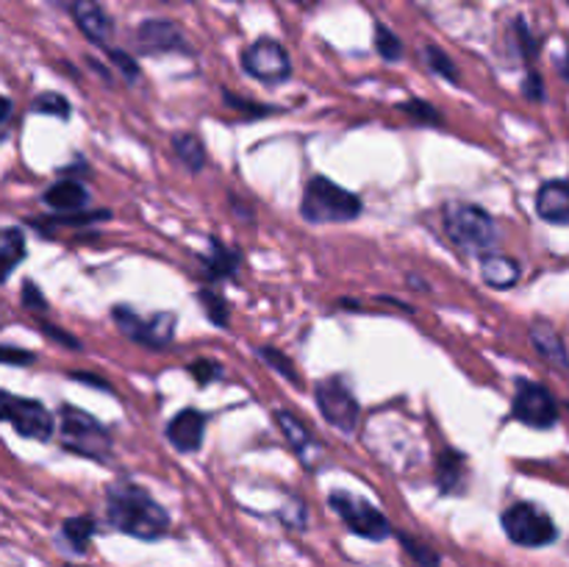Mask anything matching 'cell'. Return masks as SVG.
<instances>
[{
  "label": "cell",
  "instance_id": "13",
  "mask_svg": "<svg viewBox=\"0 0 569 567\" xmlns=\"http://www.w3.org/2000/svg\"><path fill=\"white\" fill-rule=\"evenodd\" d=\"M70 14L89 42L100 44V48H111L109 42L114 37V22H111V17L106 14L98 0H72Z\"/></svg>",
  "mask_w": 569,
  "mask_h": 567
},
{
  "label": "cell",
  "instance_id": "8",
  "mask_svg": "<svg viewBox=\"0 0 569 567\" xmlns=\"http://www.w3.org/2000/svg\"><path fill=\"white\" fill-rule=\"evenodd\" d=\"M242 67L250 78H256L261 83H270V87H278V83L292 78V59H289L287 48L278 39L270 37L256 39L253 44L244 48Z\"/></svg>",
  "mask_w": 569,
  "mask_h": 567
},
{
  "label": "cell",
  "instance_id": "9",
  "mask_svg": "<svg viewBox=\"0 0 569 567\" xmlns=\"http://www.w3.org/2000/svg\"><path fill=\"white\" fill-rule=\"evenodd\" d=\"M317 406H320L322 417L331 422L333 428L345 434H353L359 428V417H361V406L356 400V395L350 392L348 381L339 376L326 378V381L317 384L315 389Z\"/></svg>",
  "mask_w": 569,
  "mask_h": 567
},
{
  "label": "cell",
  "instance_id": "16",
  "mask_svg": "<svg viewBox=\"0 0 569 567\" xmlns=\"http://www.w3.org/2000/svg\"><path fill=\"white\" fill-rule=\"evenodd\" d=\"M531 342L545 361H550V365L559 367V370H569V354H567L565 339H561V334L556 331L548 320L533 322Z\"/></svg>",
  "mask_w": 569,
  "mask_h": 567
},
{
  "label": "cell",
  "instance_id": "31",
  "mask_svg": "<svg viewBox=\"0 0 569 567\" xmlns=\"http://www.w3.org/2000/svg\"><path fill=\"white\" fill-rule=\"evenodd\" d=\"M400 111H403V115H409L411 120H417V122L442 126V115H439L431 103H426V100H406V103L400 106Z\"/></svg>",
  "mask_w": 569,
  "mask_h": 567
},
{
  "label": "cell",
  "instance_id": "19",
  "mask_svg": "<svg viewBox=\"0 0 569 567\" xmlns=\"http://www.w3.org/2000/svg\"><path fill=\"white\" fill-rule=\"evenodd\" d=\"M481 276L492 289H511L517 281H520L522 267L517 265L515 259H509V256L492 253V256H483Z\"/></svg>",
  "mask_w": 569,
  "mask_h": 567
},
{
  "label": "cell",
  "instance_id": "44",
  "mask_svg": "<svg viewBox=\"0 0 569 567\" xmlns=\"http://www.w3.org/2000/svg\"><path fill=\"white\" fill-rule=\"evenodd\" d=\"M67 567H78V565H67Z\"/></svg>",
  "mask_w": 569,
  "mask_h": 567
},
{
  "label": "cell",
  "instance_id": "2",
  "mask_svg": "<svg viewBox=\"0 0 569 567\" xmlns=\"http://www.w3.org/2000/svg\"><path fill=\"white\" fill-rule=\"evenodd\" d=\"M442 226L450 242L467 253H487L500 239L495 217L470 200H448L442 209Z\"/></svg>",
  "mask_w": 569,
  "mask_h": 567
},
{
  "label": "cell",
  "instance_id": "39",
  "mask_svg": "<svg viewBox=\"0 0 569 567\" xmlns=\"http://www.w3.org/2000/svg\"><path fill=\"white\" fill-rule=\"evenodd\" d=\"M3 361L6 365H33V361H37V356L28 354V350H20V348H3Z\"/></svg>",
  "mask_w": 569,
  "mask_h": 567
},
{
  "label": "cell",
  "instance_id": "23",
  "mask_svg": "<svg viewBox=\"0 0 569 567\" xmlns=\"http://www.w3.org/2000/svg\"><path fill=\"white\" fill-rule=\"evenodd\" d=\"M94 517L89 515H78L70 517V520L61 523V537L67 539V545L72 548V554H87L89 539L94 537Z\"/></svg>",
  "mask_w": 569,
  "mask_h": 567
},
{
  "label": "cell",
  "instance_id": "37",
  "mask_svg": "<svg viewBox=\"0 0 569 567\" xmlns=\"http://www.w3.org/2000/svg\"><path fill=\"white\" fill-rule=\"evenodd\" d=\"M522 92H526L528 100H537V103H542L545 100V87H542V76H539L537 70H531L526 76V83H522Z\"/></svg>",
  "mask_w": 569,
  "mask_h": 567
},
{
  "label": "cell",
  "instance_id": "20",
  "mask_svg": "<svg viewBox=\"0 0 569 567\" xmlns=\"http://www.w3.org/2000/svg\"><path fill=\"white\" fill-rule=\"evenodd\" d=\"M276 422H278V428H281L283 431V437H287V442L292 445L295 450H298L300 456H303L306 459V465H315V461H311V448H315V437H311V431L309 428L303 426V422L298 420V417L292 415V411H287V409H278L276 411Z\"/></svg>",
  "mask_w": 569,
  "mask_h": 567
},
{
  "label": "cell",
  "instance_id": "42",
  "mask_svg": "<svg viewBox=\"0 0 569 567\" xmlns=\"http://www.w3.org/2000/svg\"><path fill=\"white\" fill-rule=\"evenodd\" d=\"M559 72H561V76H565V78H567V81H569V53L565 56V59H561V61H559Z\"/></svg>",
  "mask_w": 569,
  "mask_h": 567
},
{
  "label": "cell",
  "instance_id": "10",
  "mask_svg": "<svg viewBox=\"0 0 569 567\" xmlns=\"http://www.w3.org/2000/svg\"><path fill=\"white\" fill-rule=\"evenodd\" d=\"M511 417L528 428H553L559 422V404L545 384L517 381Z\"/></svg>",
  "mask_w": 569,
  "mask_h": 567
},
{
  "label": "cell",
  "instance_id": "40",
  "mask_svg": "<svg viewBox=\"0 0 569 567\" xmlns=\"http://www.w3.org/2000/svg\"><path fill=\"white\" fill-rule=\"evenodd\" d=\"M70 378H76V381H81V384H92V387H98V389H111L103 378H94V376H89V372H70Z\"/></svg>",
  "mask_w": 569,
  "mask_h": 567
},
{
  "label": "cell",
  "instance_id": "32",
  "mask_svg": "<svg viewBox=\"0 0 569 567\" xmlns=\"http://www.w3.org/2000/svg\"><path fill=\"white\" fill-rule=\"evenodd\" d=\"M109 59L114 61V67L122 72V76H126L128 83H137L139 78H142V72H139V64L131 59V56L126 53V50L109 48Z\"/></svg>",
  "mask_w": 569,
  "mask_h": 567
},
{
  "label": "cell",
  "instance_id": "26",
  "mask_svg": "<svg viewBox=\"0 0 569 567\" xmlns=\"http://www.w3.org/2000/svg\"><path fill=\"white\" fill-rule=\"evenodd\" d=\"M376 50L383 61L403 59V42H400L398 33H395L392 28L383 26V22H376Z\"/></svg>",
  "mask_w": 569,
  "mask_h": 567
},
{
  "label": "cell",
  "instance_id": "29",
  "mask_svg": "<svg viewBox=\"0 0 569 567\" xmlns=\"http://www.w3.org/2000/svg\"><path fill=\"white\" fill-rule=\"evenodd\" d=\"M33 111H37V115H50V117H61V120H67L72 109H70V100H67L64 94L44 92L33 100Z\"/></svg>",
  "mask_w": 569,
  "mask_h": 567
},
{
  "label": "cell",
  "instance_id": "34",
  "mask_svg": "<svg viewBox=\"0 0 569 567\" xmlns=\"http://www.w3.org/2000/svg\"><path fill=\"white\" fill-rule=\"evenodd\" d=\"M22 306H28L31 311H48V298L37 289V284L26 281L22 284V292H20Z\"/></svg>",
  "mask_w": 569,
  "mask_h": 567
},
{
  "label": "cell",
  "instance_id": "21",
  "mask_svg": "<svg viewBox=\"0 0 569 567\" xmlns=\"http://www.w3.org/2000/svg\"><path fill=\"white\" fill-rule=\"evenodd\" d=\"M465 456L453 448H445L437 461V484L445 495L459 493L461 481H465Z\"/></svg>",
  "mask_w": 569,
  "mask_h": 567
},
{
  "label": "cell",
  "instance_id": "25",
  "mask_svg": "<svg viewBox=\"0 0 569 567\" xmlns=\"http://www.w3.org/2000/svg\"><path fill=\"white\" fill-rule=\"evenodd\" d=\"M198 300H200V304H203L206 317H209V320L214 322V326L228 328V322H231V311H228L226 298H222L220 292H214V289L203 287L198 292Z\"/></svg>",
  "mask_w": 569,
  "mask_h": 567
},
{
  "label": "cell",
  "instance_id": "18",
  "mask_svg": "<svg viewBox=\"0 0 569 567\" xmlns=\"http://www.w3.org/2000/svg\"><path fill=\"white\" fill-rule=\"evenodd\" d=\"M42 200L56 211H81L89 203V192L76 178H61L53 187L44 189Z\"/></svg>",
  "mask_w": 569,
  "mask_h": 567
},
{
  "label": "cell",
  "instance_id": "24",
  "mask_svg": "<svg viewBox=\"0 0 569 567\" xmlns=\"http://www.w3.org/2000/svg\"><path fill=\"white\" fill-rule=\"evenodd\" d=\"M0 256H3V278H9L14 267L26 259V233H22V228H6L3 239H0Z\"/></svg>",
  "mask_w": 569,
  "mask_h": 567
},
{
  "label": "cell",
  "instance_id": "17",
  "mask_svg": "<svg viewBox=\"0 0 569 567\" xmlns=\"http://www.w3.org/2000/svg\"><path fill=\"white\" fill-rule=\"evenodd\" d=\"M239 265H242V256L233 248H228V245H222L220 239H211V250L206 256H200V267H203V276L209 278V281L233 278Z\"/></svg>",
  "mask_w": 569,
  "mask_h": 567
},
{
  "label": "cell",
  "instance_id": "6",
  "mask_svg": "<svg viewBox=\"0 0 569 567\" xmlns=\"http://www.w3.org/2000/svg\"><path fill=\"white\" fill-rule=\"evenodd\" d=\"M117 328L126 334L128 339H133L137 345L150 350H161L167 345H172L176 339V315L172 311H153V315H139L133 311V306L117 304L111 309Z\"/></svg>",
  "mask_w": 569,
  "mask_h": 567
},
{
  "label": "cell",
  "instance_id": "22",
  "mask_svg": "<svg viewBox=\"0 0 569 567\" xmlns=\"http://www.w3.org/2000/svg\"><path fill=\"white\" fill-rule=\"evenodd\" d=\"M172 150H176L178 161H181L189 172H200L206 167V148L203 142H200L198 133H176V137H172Z\"/></svg>",
  "mask_w": 569,
  "mask_h": 567
},
{
  "label": "cell",
  "instance_id": "27",
  "mask_svg": "<svg viewBox=\"0 0 569 567\" xmlns=\"http://www.w3.org/2000/svg\"><path fill=\"white\" fill-rule=\"evenodd\" d=\"M422 56H426V64L431 67L437 76L448 78L450 83H459V67L453 64V59H450L442 48H437V44H428V48L422 50Z\"/></svg>",
  "mask_w": 569,
  "mask_h": 567
},
{
  "label": "cell",
  "instance_id": "14",
  "mask_svg": "<svg viewBox=\"0 0 569 567\" xmlns=\"http://www.w3.org/2000/svg\"><path fill=\"white\" fill-rule=\"evenodd\" d=\"M206 422H209V417H206L203 411L181 409L170 422H167L164 434L178 454H194V450H200V445H203Z\"/></svg>",
  "mask_w": 569,
  "mask_h": 567
},
{
  "label": "cell",
  "instance_id": "30",
  "mask_svg": "<svg viewBox=\"0 0 569 567\" xmlns=\"http://www.w3.org/2000/svg\"><path fill=\"white\" fill-rule=\"evenodd\" d=\"M256 354H259V359H264L267 365L276 367V370L281 372L283 378H289V381H292V384H300L298 372H295L292 359H287V356L281 354V350H276V348H259V350H256Z\"/></svg>",
  "mask_w": 569,
  "mask_h": 567
},
{
  "label": "cell",
  "instance_id": "28",
  "mask_svg": "<svg viewBox=\"0 0 569 567\" xmlns=\"http://www.w3.org/2000/svg\"><path fill=\"white\" fill-rule=\"evenodd\" d=\"M400 545L406 548V554L417 561L420 567H439V554L422 539H415L411 534H400Z\"/></svg>",
  "mask_w": 569,
  "mask_h": 567
},
{
  "label": "cell",
  "instance_id": "38",
  "mask_svg": "<svg viewBox=\"0 0 569 567\" xmlns=\"http://www.w3.org/2000/svg\"><path fill=\"white\" fill-rule=\"evenodd\" d=\"M39 331L44 334V337H50V339H56V342L59 345H67V348H81V342H78L76 337H72V334H67V331H59V328L56 326H50V322H39Z\"/></svg>",
  "mask_w": 569,
  "mask_h": 567
},
{
  "label": "cell",
  "instance_id": "36",
  "mask_svg": "<svg viewBox=\"0 0 569 567\" xmlns=\"http://www.w3.org/2000/svg\"><path fill=\"white\" fill-rule=\"evenodd\" d=\"M226 103L231 106V109H239V111H244V115H250V117H261V115H270V111H276V109H270V106L250 103V100H242V98H237V94H231V92H226Z\"/></svg>",
  "mask_w": 569,
  "mask_h": 567
},
{
  "label": "cell",
  "instance_id": "15",
  "mask_svg": "<svg viewBox=\"0 0 569 567\" xmlns=\"http://www.w3.org/2000/svg\"><path fill=\"white\" fill-rule=\"evenodd\" d=\"M537 215L553 226H569V183H542L537 192Z\"/></svg>",
  "mask_w": 569,
  "mask_h": 567
},
{
  "label": "cell",
  "instance_id": "1",
  "mask_svg": "<svg viewBox=\"0 0 569 567\" xmlns=\"http://www.w3.org/2000/svg\"><path fill=\"white\" fill-rule=\"evenodd\" d=\"M106 515H109V523L117 531L144 539V543L161 539L170 531L167 509L139 484H111L106 489Z\"/></svg>",
  "mask_w": 569,
  "mask_h": 567
},
{
  "label": "cell",
  "instance_id": "11",
  "mask_svg": "<svg viewBox=\"0 0 569 567\" xmlns=\"http://www.w3.org/2000/svg\"><path fill=\"white\" fill-rule=\"evenodd\" d=\"M3 420L14 428L20 437L48 442L56 431V420L44 404L31 398H17V395L3 392Z\"/></svg>",
  "mask_w": 569,
  "mask_h": 567
},
{
  "label": "cell",
  "instance_id": "43",
  "mask_svg": "<svg viewBox=\"0 0 569 567\" xmlns=\"http://www.w3.org/2000/svg\"><path fill=\"white\" fill-rule=\"evenodd\" d=\"M300 6H311V3H317V0H298Z\"/></svg>",
  "mask_w": 569,
  "mask_h": 567
},
{
  "label": "cell",
  "instance_id": "4",
  "mask_svg": "<svg viewBox=\"0 0 569 567\" xmlns=\"http://www.w3.org/2000/svg\"><path fill=\"white\" fill-rule=\"evenodd\" d=\"M61 445L72 454L83 456V459H92L98 465H106V461L114 456V445H111L109 431L94 420L92 415H87L78 406H61Z\"/></svg>",
  "mask_w": 569,
  "mask_h": 567
},
{
  "label": "cell",
  "instance_id": "41",
  "mask_svg": "<svg viewBox=\"0 0 569 567\" xmlns=\"http://www.w3.org/2000/svg\"><path fill=\"white\" fill-rule=\"evenodd\" d=\"M9 117H11V100L6 98V100H3V128L9 126Z\"/></svg>",
  "mask_w": 569,
  "mask_h": 567
},
{
  "label": "cell",
  "instance_id": "12",
  "mask_svg": "<svg viewBox=\"0 0 569 567\" xmlns=\"http://www.w3.org/2000/svg\"><path fill=\"white\" fill-rule=\"evenodd\" d=\"M137 48L142 53H189V42L181 26L172 20H144L137 28Z\"/></svg>",
  "mask_w": 569,
  "mask_h": 567
},
{
  "label": "cell",
  "instance_id": "33",
  "mask_svg": "<svg viewBox=\"0 0 569 567\" xmlns=\"http://www.w3.org/2000/svg\"><path fill=\"white\" fill-rule=\"evenodd\" d=\"M189 372H192V378L200 387H206V384H211L214 378L222 376V367L211 359H194L192 365H189Z\"/></svg>",
  "mask_w": 569,
  "mask_h": 567
},
{
  "label": "cell",
  "instance_id": "5",
  "mask_svg": "<svg viewBox=\"0 0 569 567\" xmlns=\"http://www.w3.org/2000/svg\"><path fill=\"white\" fill-rule=\"evenodd\" d=\"M500 523H503L506 537L520 545V548H545V545H553L556 537H559L553 517L542 506L528 504V500L511 504L500 515Z\"/></svg>",
  "mask_w": 569,
  "mask_h": 567
},
{
  "label": "cell",
  "instance_id": "35",
  "mask_svg": "<svg viewBox=\"0 0 569 567\" xmlns=\"http://www.w3.org/2000/svg\"><path fill=\"white\" fill-rule=\"evenodd\" d=\"M515 42H517V48H520V53L526 56V59H531L533 53H537V42H533V37H531V31H528V26H526V20H515Z\"/></svg>",
  "mask_w": 569,
  "mask_h": 567
},
{
  "label": "cell",
  "instance_id": "3",
  "mask_svg": "<svg viewBox=\"0 0 569 567\" xmlns=\"http://www.w3.org/2000/svg\"><path fill=\"white\" fill-rule=\"evenodd\" d=\"M365 211L359 195L339 187L331 178L315 176L303 189L300 215L309 222H350Z\"/></svg>",
  "mask_w": 569,
  "mask_h": 567
},
{
  "label": "cell",
  "instance_id": "7",
  "mask_svg": "<svg viewBox=\"0 0 569 567\" xmlns=\"http://www.w3.org/2000/svg\"><path fill=\"white\" fill-rule=\"evenodd\" d=\"M328 504L337 511L339 520L350 528L359 537L372 539V543H381V539L392 537V523L383 515L381 509L370 504V500L359 498V495L348 493V489H333L328 495Z\"/></svg>",
  "mask_w": 569,
  "mask_h": 567
}]
</instances>
